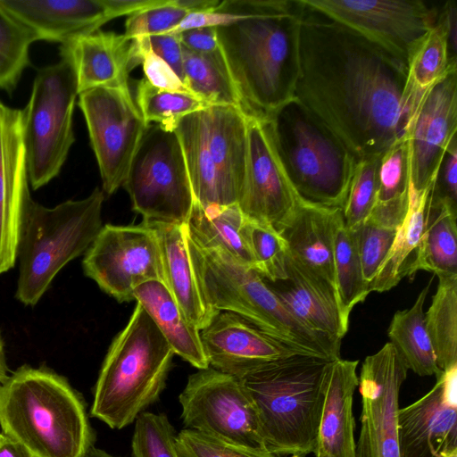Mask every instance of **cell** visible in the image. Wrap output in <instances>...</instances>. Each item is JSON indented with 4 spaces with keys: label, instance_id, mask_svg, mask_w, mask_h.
Listing matches in <instances>:
<instances>
[{
    "label": "cell",
    "instance_id": "1",
    "mask_svg": "<svg viewBox=\"0 0 457 457\" xmlns=\"http://www.w3.org/2000/svg\"><path fill=\"white\" fill-rule=\"evenodd\" d=\"M302 4L295 97L357 160L381 157L406 139L422 96L409 84L407 63Z\"/></svg>",
    "mask_w": 457,
    "mask_h": 457
},
{
    "label": "cell",
    "instance_id": "2",
    "mask_svg": "<svg viewBox=\"0 0 457 457\" xmlns=\"http://www.w3.org/2000/svg\"><path fill=\"white\" fill-rule=\"evenodd\" d=\"M217 10L238 15L216 29L242 110L268 120L295 98L303 4L301 0H225Z\"/></svg>",
    "mask_w": 457,
    "mask_h": 457
},
{
    "label": "cell",
    "instance_id": "3",
    "mask_svg": "<svg viewBox=\"0 0 457 457\" xmlns=\"http://www.w3.org/2000/svg\"><path fill=\"white\" fill-rule=\"evenodd\" d=\"M0 427L32 457H81L95 442L82 397L43 366L23 365L0 383Z\"/></svg>",
    "mask_w": 457,
    "mask_h": 457
},
{
    "label": "cell",
    "instance_id": "4",
    "mask_svg": "<svg viewBox=\"0 0 457 457\" xmlns=\"http://www.w3.org/2000/svg\"><path fill=\"white\" fill-rule=\"evenodd\" d=\"M330 361L294 354L239 378L256 409L268 452L278 457L314 454Z\"/></svg>",
    "mask_w": 457,
    "mask_h": 457
},
{
    "label": "cell",
    "instance_id": "5",
    "mask_svg": "<svg viewBox=\"0 0 457 457\" xmlns=\"http://www.w3.org/2000/svg\"><path fill=\"white\" fill-rule=\"evenodd\" d=\"M191 263L204 302L232 312L300 354L328 361L340 358L341 343L303 326L253 269L226 253L198 245L187 234Z\"/></svg>",
    "mask_w": 457,
    "mask_h": 457
},
{
    "label": "cell",
    "instance_id": "6",
    "mask_svg": "<svg viewBox=\"0 0 457 457\" xmlns=\"http://www.w3.org/2000/svg\"><path fill=\"white\" fill-rule=\"evenodd\" d=\"M174 352L138 303L112 341L103 362L90 411L111 428L121 429L160 398Z\"/></svg>",
    "mask_w": 457,
    "mask_h": 457
},
{
    "label": "cell",
    "instance_id": "7",
    "mask_svg": "<svg viewBox=\"0 0 457 457\" xmlns=\"http://www.w3.org/2000/svg\"><path fill=\"white\" fill-rule=\"evenodd\" d=\"M269 120L274 145L297 198L343 209L357 159L296 97Z\"/></svg>",
    "mask_w": 457,
    "mask_h": 457
},
{
    "label": "cell",
    "instance_id": "8",
    "mask_svg": "<svg viewBox=\"0 0 457 457\" xmlns=\"http://www.w3.org/2000/svg\"><path fill=\"white\" fill-rule=\"evenodd\" d=\"M104 200L98 187L84 199L67 200L52 208L29 198L18 244L17 300L36 305L57 273L87 252L103 227Z\"/></svg>",
    "mask_w": 457,
    "mask_h": 457
},
{
    "label": "cell",
    "instance_id": "9",
    "mask_svg": "<svg viewBox=\"0 0 457 457\" xmlns=\"http://www.w3.org/2000/svg\"><path fill=\"white\" fill-rule=\"evenodd\" d=\"M182 146L195 202L237 204L247 161V117L239 108L210 105L183 117L174 129Z\"/></svg>",
    "mask_w": 457,
    "mask_h": 457
},
{
    "label": "cell",
    "instance_id": "10",
    "mask_svg": "<svg viewBox=\"0 0 457 457\" xmlns=\"http://www.w3.org/2000/svg\"><path fill=\"white\" fill-rule=\"evenodd\" d=\"M79 96L71 64L59 62L40 68L21 110L29 183L37 190L61 172L75 142L73 113Z\"/></svg>",
    "mask_w": 457,
    "mask_h": 457
},
{
    "label": "cell",
    "instance_id": "11",
    "mask_svg": "<svg viewBox=\"0 0 457 457\" xmlns=\"http://www.w3.org/2000/svg\"><path fill=\"white\" fill-rule=\"evenodd\" d=\"M123 187L143 222L187 223L195 198L174 131L155 123L146 126Z\"/></svg>",
    "mask_w": 457,
    "mask_h": 457
},
{
    "label": "cell",
    "instance_id": "12",
    "mask_svg": "<svg viewBox=\"0 0 457 457\" xmlns=\"http://www.w3.org/2000/svg\"><path fill=\"white\" fill-rule=\"evenodd\" d=\"M179 401L186 428L265 449L256 409L238 378L212 367L198 370L188 377Z\"/></svg>",
    "mask_w": 457,
    "mask_h": 457
},
{
    "label": "cell",
    "instance_id": "13",
    "mask_svg": "<svg viewBox=\"0 0 457 457\" xmlns=\"http://www.w3.org/2000/svg\"><path fill=\"white\" fill-rule=\"evenodd\" d=\"M90 145L97 161L103 192L123 186L147 124L129 87H96L79 95Z\"/></svg>",
    "mask_w": 457,
    "mask_h": 457
},
{
    "label": "cell",
    "instance_id": "14",
    "mask_svg": "<svg viewBox=\"0 0 457 457\" xmlns=\"http://www.w3.org/2000/svg\"><path fill=\"white\" fill-rule=\"evenodd\" d=\"M82 267L87 277L119 303L133 300L135 288L143 283H164L157 237L143 222L103 226L85 253Z\"/></svg>",
    "mask_w": 457,
    "mask_h": 457
},
{
    "label": "cell",
    "instance_id": "15",
    "mask_svg": "<svg viewBox=\"0 0 457 457\" xmlns=\"http://www.w3.org/2000/svg\"><path fill=\"white\" fill-rule=\"evenodd\" d=\"M403 61L407 65L438 11L420 0H302Z\"/></svg>",
    "mask_w": 457,
    "mask_h": 457
},
{
    "label": "cell",
    "instance_id": "16",
    "mask_svg": "<svg viewBox=\"0 0 457 457\" xmlns=\"http://www.w3.org/2000/svg\"><path fill=\"white\" fill-rule=\"evenodd\" d=\"M408 369L390 342L365 358L359 376L361 428L355 457H400L397 414Z\"/></svg>",
    "mask_w": 457,
    "mask_h": 457
},
{
    "label": "cell",
    "instance_id": "17",
    "mask_svg": "<svg viewBox=\"0 0 457 457\" xmlns=\"http://www.w3.org/2000/svg\"><path fill=\"white\" fill-rule=\"evenodd\" d=\"M246 117L247 161L237 204L245 217L279 232L298 198L278 156L269 120Z\"/></svg>",
    "mask_w": 457,
    "mask_h": 457
},
{
    "label": "cell",
    "instance_id": "18",
    "mask_svg": "<svg viewBox=\"0 0 457 457\" xmlns=\"http://www.w3.org/2000/svg\"><path fill=\"white\" fill-rule=\"evenodd\" d=\"M457 131V70L428 87L409 124L410 182L417 191L431 187Z\"/></svg>",
    "mask_w": 457,
    "mask_h": 457
},
{
    "label": "cell",
    "instance_id": "19",
    "mask_svg": "<svg viewBox=\"0 0 457 457\" xmlns=\"http://www.w3.org/2000/svg\"><path fill=\"white\" fill-rule=\"evenodd\" d=\"M400 457H457V366L436 377L434 386L399 408Z\"/></svg>",
    "mask_w": 457,
    "mask_h": 457
},
{
    "label": "cell",
    "instance_id": "20",
    "mask_svg": "<svg viewBox=\"0 0 457 457\" xmlns=\"http://www.w3.org/2000/svg\"><path fill=\"white\" fill-rule=\"evenodd\" d=\"M21 110L0 106V275L17 260L23 213L30 197Z\"/></svg>",
    "mask_w": 457,
    "mask_h": 457
},
{
    "label": "cell",
    "instance_id": "21",
    "mask_svg": "<svg viewBox=\"0 0 457 457\" xmlns=\"http://www.w3.org/2000/svg\"><path fill=\"white\" fill-rule=\"evenodd\" d=\"M200 336L209 367L238 378L270 361L300 354L228 312L216 313Z\"/></svg>",
    "mask_w": 457,
    "mask_h": 457
},
{
    "label": "cell",
    "instance_id": "22",
    "mask_svg": "<svg viewBox=\"0 0 457 457\" xmlns=\"http://www.w3.org/2000/svg\"><path fill=\"white\" fill-rule=\"evenodd\" d=\"M264 281L303 326L332 341L342 342L349 324L343 319L336 290L329 283L307 270L289 252L287 277Z\"/></svg>",
    "mask_w": 457,
    "mask_h": 457
},
{
    "label": "cell",
    "instance_id": "23",
    "mask_svg": "<svg viewBox=\"0 0 457 457\" xmlns=\"http://www.w3.org/2000/svg\"><path fill=\"white\" fill-rule=\"evenodd\" d=\"M0 7L36 41L62 44L93 32L113 19L103 0H0Z\"/></svg>",
    "mask_w": 457,
    "mask_h": 457
},
{
    "label": "cell",
    "instance_id": "24",
    "mask_svg": "<svg viewBox=\"0 0 457 457\" xmlns=\"http://www.w3.org/2000/svg\"><path fill=\"white\" fill-rule=\"evenodd\" d=\"M61 58L71 66L79 95L96 87H129L131 40L124 34L101 29L60 45Z\"/></svg>",
    "mask_w": 457,
    "mask_h": 457
},
{
    "label": "cell",
    "instance_id": "25",
    "mask_svg": "<svg viewBox=\"0 0 457 457\" xmlns=\"http://www.w3.org/2000/svg\"><path fill=\"white\" fill-rule=\"evenodd\" d=\"M359 361H331L315 456L355 457L353 399L358 387Z\"/></svg>",
    "mask_w": 457,
    "mask_h": 457
},
{
    "label": "cell",
    "instance_id": "26",
    "mask_svg": "<svg viewBox=\"0 0 457 457\" xmlns=\"http://www.w3.org/2000/svg\"><path fill=\"white\" fill-rule=\"evenodd\" d=\"M341 210L319 207L297 199L293 212L278 232L291 256L334 288V229Z\"/></svg>",
    "mask_w": 457,
    "mask_h": 457
},
{
    "label": "cell",
    "instance_id": "27",
    "mask_svg": "<svg viewBox=\"0 0 457 457\" xmlns=\"http://www.w3.org/2000/svg\"><path fill=\"white\" fill-rule=\"evenodd\" d=\"M158 240L164 283L187 320L199 330L205 328L219 312L204 300L191 263L185 224L143 222Z\"/></svg>",
    "mask_w": 457,
    "mask_h": 457
},
{
    "label": "cell",
    "instance_id": "28",
    "mask_svg": "<svg viewBox=\"0 0 457 457\" xmlns=\"http://www.w3.org/2000/svg\"><path fill=\"white\" fill-rule=\"evenodd\" d=\"M134 299L142 305L175 354L198 370L209 367L200 330L190 323L166 285L151 280L137 287Z\"/></svg>",
    "mask_w": 457,
    "mask_h": 457
},
{
    "label": "cell",
    "instance_id": "29",
    "mask_svg": "<svg viewBox=\"0 0 457 457\" xmlns=\"http://www.w3.org/2000/svg\"><path fill=\"white\" fill-rule=\"evenodd\" d=\"M430 190L431 187L417 191L411 182L409 183L407 212L396 228L388 254L370 285V292L388 291L403 278H411V267L425 228Z\"/></svg>",
    "mask_w": 457,
    "mask_h": 457
},
{
    "label": "cell",
    "instance_id": "30",
    "mask_svg": "<svg viewBox=\"0 0 457 457\" xmlns=\"http://www.w3.org/2000/svg\"><path fill=\"white\" fill-rule=\"evenodd\" d=\"M244 220L237 204L203 207L195 202L185 225L189 237L201 247L220 250L253 269L250 253L240 233Z\"/></svg>",
    "mask_w": 457,
    "mask_h": 457
},
{
    "label": "cell",
    "instance_id": "31",
    "mask_svg": "<svg viewBox=\"0 0 457 457\" xmlns=\"http://www.w3.org/2000/svg\"><path fill=\"white\" fill-rule=\"evenodd\" d=\"M457 209L429 200L420 245L411 270L457 276Z\"/></svg>",
    "mask_w": 457,
    "mask_h": 457
},
{
    "label": "cell",
    "instance_id": "32",
    "mask_svg": "<svg viewBox=\"0 0 457 457\" xmlns=\"http://www.w3.org/2000/svg\"><path fill=\"white\" fill-rule=\"evenodd\" d=\"M428 290L429 285L422 289L411 308L394 314L387 335L408 370L421 377L436 378L443 371L436 365L423 312Z\"/></svg>",
    "mask_w": 457,
    "mask_h": 457
},
{
    "label": "cell",
    "instance_id": "33",
    "mask_svg": "<svg viewBox=\"0 0 457 457\" xmlns=\"http://www.w3.org/2000/svg\"><path fill=\"white\" fill-rule=\"evenodd\" d=\"M183 69L185 85L195 96L209 105H228L242 110L220 47L209 54L194 53L183 47Z\"/></svg>",
    "mask_w": 457,
    "mask_h": 457
},
{
    "label": "cell",
    "instance_id": "34",
    "mask_svg": "<svg viewBox=\"0 0 457 457\" xmlns=\"http://www.w3.org/2000/svg\"><path fill=\"white\" fill-rule=\"evenodd\" d=\"M425 324L439 370L457 366V276L438 277Z\"/></svg>",
    "mask_w": 457,
    "mask_h": 457
},
{
    "label": "cell",
    "instance_id": "35",
    "mask_svg": "<svg viewBox=\"0 0 457 457\" xmlns=\"http://www.w3.org/2000/svg\"><path fill=\"white\" fill-rule=\"evenodd\" d=\"M333 260L336 293L343 319L349 324L353 308L365 301L370 291L363 278L353 232L345 226L342 210L335 224Z\"/></svg>",
    "mask_w": 457,
    "mask_h": 457
},
{
    "label": "cell",
    "instance_id": "36",
    "mask_svg": "<svg viewBox=\"0 0 457 457\" xmlns=\"http://www.w3.org/2000/svg\"><path fill=\"white\" fill-rule=\"evenodd\" d=\"M457 70L456 56L450 45L446 18L438 12L435 25L423 37L408 64V81L422 96L433 84Z\"/></svg>",
    "mask_w": 457,
    "mask_h": 457
},
{
    "label": "cell",
    "instance_id": "37",
    "mask_svg": "<svg viewBox=\"0 0 457 457\" xmlns=\"http://www.w3.org/2000/svg\"><path fill=\"white\" fill-rule=\"evenodd\" d=\"M136 104L147 125L155 123L168 131H174L183 117L210 106L191 93L158 88L145 78L137 83Z\"/></svg>",
    "mask_w": 457,
    "mask_h": 457
},
{
    "label": "cell",
    "instance_id": "38",
    "mask_svg": "<svg viewBox=\"0 0 457 457\" xmlns=\"http://www.w3.org/2000/svg\"><path fill=\"white\" fill-rule=\"evenodd\" d=\"M240 233L250 253L253 269L268 281L284 279L288 246L283 237L270 226L246 217Z\"/></svg>",
    "mask_w": 457,
    "mask_h": 457
},
{
    "label": "cell",
    "instance_id": "39",
    "mask_svg": "<svg viewBox=\"0 0 457 457\" xmlns=\"http://www.w3.org/2000/svg\"><path fill=\"white\" fill-rule=\"evenodd\" d=\"M33 35L0 7V89L12 94L30 65Z\"/></svg>",
    "mask_w": 457,
    "mask_h": 457
},
{
    "label": "cell",
    "instance_id": "40",
    "mask_svg": "<svg viewBox=\"0 0 457 457\" xmlns=\"http://www.w3.org/2000/svg\"><path fill=\"white\" fill-rule=\"evenodd\" d=\"M381 157L357 160L348 195L342 209L349 230L360 227L370 216L377 201L378 167Z\"/></svg>",
    "mask_w": 457,
    "mask_h": 457
},
{
    "label": "cell",
    "instance_id": "41",
    "mask_svg": "<svg viewBox=\"0 0 457 457\" xmlns=\"http://www.w3.org/2000/svg\"><path fill=\"white\" fill-rule=\"evenodd\" d=\"M135 421L131 442L134 457H179L177 434L165 414L143 411Z\"/></svg>",
    "mask_w": 457,
    "mask_h": 457
},
{
    "label": "cell",
    "instance_id": "42",
    "mask_svg": "<svg viewBox=\"0 0 457 457\" xmlns=\"http://www.w3.org/2000/svg\"><path fill=\"white\" fill-rule=\"evenodd\" d=\"M410 183L409 150L404 139L388 149L380 158L376 203L408 197Z\"/></svg>",
    "mask_w": 457,
    "mask_h": 457
},
{
    "label": "cell",
    "instance_id": "43",
    "mask_svg": "<svg viewBox=\"0 0 457 457\" xmlns=\"http://www.w3.org/2000/svg\"><path fill=\"white\" fill-rule=\"evenodd\" d=\"M176 446L179 457H278L265 449L226 442L187 428L177 434Z\"/></svg>",
    "mask_w": 457,
    "mask_h": 457
},
{
    "label": "cell",
    "instance_id": "44",
    "mask_svg": "<svg viewBox=\"0 0 457 457\" xmlns=\"http://www.w3.org/2000/svg\"><path fill=\"white\" fill-rule=\"evenodd\" d=\"M352 231L354 235L363 278L370 287L390 251L396 229L384 228L365 220Z\"/></svg>",
    "mask_w": 457,
    "mask_h": 457
},
{
    "label": "cell",
    "instance_id": "45",
    "mask_svg": "<svg viewBox=\"0 0 457 457\" xmlns=\"http://www.w3.org/2000/svg\"><path fill=\"white\" fill-rule=\"evenodd\" d=\"M189 12L167 0L163 4L154 6L129 15L124 35L133 40L139 37L170 33Z\"/></svg>",
    "mask_w": 457,
    "mask_h": 457
},
{
    "label": "cell",
    "instance_id": "46",
    "mask_svg": "<svg viewBox=\"0 0 457 457\" xmlns=\"http://www.w3.org/2000/svg\"><path fill=\"white\" fill-rule=\"evenodd\" d=\"M139 64L143 66L145 78L153 86L165 90L193 94L162 58L150 50H134L131 47V66L134 69Z\"/></svg>",
    "mask_w": 457,
    "mask_h": 457
},
{
    "label": "cell",
    "instance_id": "47",
    "mask_svg": "<svg viewBox=\"0 0 457 457\" xmlns=\"http://www.w3.org/2000/svg\"><path fill=\"white\" fill-rule=\"evenodd\" d=\"M429 200L457 209V139L454 137L441 162L431 187Z\"/></svg>",
    "mask_w": 457,
    "mask_h": 457
},
{
    "label": "cell",
    "instance_id": "48",
    "mask_svg": "<svg viewBox=\"0 0 457 457\" xmlns=\"http://www.w3.org/2000/svg\"><path fill=\"white\" fill-rule=\"evenodd\" d=\"M134 50H150L166 62L185 84L183 47L178 34H161L131 40Z\"/></svg>",
    "mask_w": 457,
    "mask_h": 457
},
{
    "label": "cell",
    "instance_id": "49",
    "mask_svg": "<svg viewBox=\"0 0 457 457\" xmlns=\"http://www.w3.org/2000/svg\"><path fill=\"white\" fill-rule=\"evenodd\" d=\"M216 28H195L177 34L183 47L194 53L209 54L220 49Z\"/></svg>",
    "mask_w": 457,
    "mask_h": 457
},
{
    "label": "cell",
    "instance_id": "50",
    "mask_svg": "<svg viewBox=\"0 0 457 457\" xmlns=\"http://www.w3.org/2000/svg\"><path fill=\"white\" fill-rule=\"evenodd\" d=\"M237 17L238 15L237 14L224 12L218 10L189 12L170 32V34H177L183 30L195 28L225 26L234 22Z\"/></svg>",
    "mask_w": 457,
    "mask_h": 457
},
{
    "label": "cell",
    "instance_id": "51",
    "mask_svg": "<svg viewBox=\"0 0 457 457\" xmlns=\"http://www.w3.org/2000/svg\"><path fill=\"white\" fill-rule=\"evenodd\" d=\"M113 19L163 4L167 0H103Z\"/></svg>",
    "mask_w": 457,
    "mask_h": 457
},
{
    "label": "cell",
    "instance_id": "52",
    "mask_svg": "<svg viewBox=\"0 0 457 457\" xmlns=\"http://www.w3.org/2000/svg\"><path fill=\"white\" fill-rule=\"evenodd\" d=\"M220 2L219 0H173L175 5L187 10L188 12L215 11Z\"/></svg>",
    "mask_w": 457,
    "mask_h": 457
},
{
    "label": "cell",
    "instance_id": "53",
    "mask_svg": "<svg viewBox=\"0 0 457 457\" xmlns=\"http://www.w3.org/2000/svg\"><path fill=\"white\" fill-rule=\"evenodd\" d=\"M0 457H32L19 443L12 438L0 435Z\"/></svg>",
    "mask_w": 457,
    "mask_h": 457
},
{
    "label": "cell",
    "instance_id": "54",
    "mask_svg": "<svg viewBox=\"0 0 457 457\" xmlns=\"http://www.w3.org/2000/svg\"><path fill=\"white\" fill-rule=\"evenodd\" d=\"M4 344L0 334V383H3L8 378V367L6 364Z\"/></svg>",
    "mask_w": 457,
    "mask_h": 457
},
{
    "label": "cell",
    "instance_id": "55",
    "mask_svg": "<svg viewBox=\"0 0 457 457\" xmlns=\"http://www.w3.org/2000/svg\"><path fill=\"white\" fill-rule=\"evenodd\" d=\"M81 457H116L104 452V450L96 448L95 446L90 447Z\"/></svg>",
    "mask_w": 457,
    "mask_h": 457
},
{
    "label": "cell",
    "instance_id": "56",
    "mask_svg": "<svg viewBox=\"0 0 457 457\" xmlns=\"http://www.w3.org/2000/svg\"><path fill=\"white\" fill-rule=\"evenodd\" d=\"M4 104L0 101V106H2Z\"/></svg>",
    "mask_w": 457,
    "mask_h": 457
},
{
    "label": "cell",
    "instance_id": "57",
    "mask_svg": "<svg viewBox=\"0 0 457 457\" xmlns=\"http://www.w3.org/2000/svg\"><path fill=\"white\" fill-rule=\"evenodd\" d=\"M315 457H320V456H315Z\"/></svg>",
    "mask_w": 457,
    "mask_h": 457
},
{
    "label": "cell",
    "instance_id": "58",
    "mask_svg": "<svg viewBox=\"0 0 457 457\" xmlns=\"http://www.w3.org/2000/svg\"><path fill=\"white\" fill-rule=\"evenodd\" d=\"M0 435H1V433H0Z\"/></svg>",
    "mask_w": 457,
    "mask_h": 457
}]
</instances>
